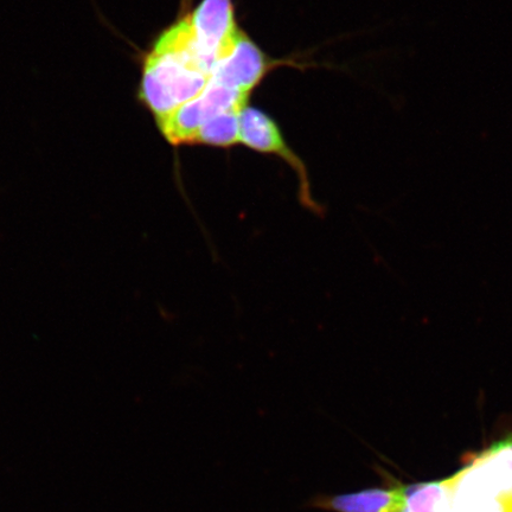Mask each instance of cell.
Returning a JSON list of instances; mask_svg holds the SVG:
<instances>
[{
	"label": "cell",
	"mask_w": 512,
	"mask_h": 512,
	"mask_svg": "<svg viewBox=\"0 0 512 512\" xmlns=\"http://www.w3.org/2000/svg\"><path fill=\"white\" fill-rule=\"evenodd\" d=\"M211 70L195 46L188 15L178 18L145 54L138 98L158 124L203 92Z\"/></svg>",
	"instance_id": "obj_1"
},
{
	"label": "cell",
	"mask_w": 512,
	"mask_h": 512,
	"mask_svg": "<svg viewBox=\"0 0 512 512\" xmlns=\"http://www.w3.org/2000/svg\"><path fill=\"white\" fill-rule=\"evenodd\" d=\"M448 480L450 512H512V432Z\"/></svg>",
	"instance_id": "obj_2"
},
{
	"label": "cell",
	"mask_w": 512,
	"mask_h": 512,
	"mask_svg": "<svg viewBox=\"0 0 512 512\" xmlns=\"http://www.w3.org/2000/svg\"><path fill=\"white\" fill-rule=\"evenodd\" d=\"M248 98L249 95L233 91L209 79L200 95L179 107L157 126L166 142L171 145H192L196 133L203 125L223 113L241 112L248 105Z\"/></svg>",
	"instance_id": "obj_3"
},
{
	"label": "cell",
	"mask_w": 512,
	"mask_h": 512,
	"mask_svg": "<svg viewBox=\"0 0 512 512\" xmlns=\"http://www.w3.org/2000/svg\"><path fill=\"white\" fill-rule=\"evenodd\" d=\"M188 19L198 53L214 67L233 49L241 31L233 0H202Z\"/></svg>",
	"instance_id": "obj_4"
},
{
	"label": "cell",
	"mask_w": 512,
	"mask_h": 512,
	"mask_svg": "<svg viewBox=\"0 0 512 512\" xmlns=\"http://www.w3.org/2000/svg\"><path fill=\"white\" fill-rule=\"evenodd\" d=\"M240 143L266 155L278 156L296 171L300 185V198L305 206L315 209L310 191L306 166L290 146L275 121L265 112L247 105L240 114Z\"/></svg>",
	"instance_id": "obj_5"
},
{
	"label": "cell",
	"mask_w": 512,
	"mask_h": 512,
	"mask_svg": "<svg viewBox=\"0 0 512 512\" xmlns=\"http://www.w3.org/2000/svg\"><path fill=\"white\" fill-rule=\"evenodd\" d=\"M270 59L242 30L232 50L214 64L210 79L222 86L251 95L272 69L285 64Z\"/></svg>",
	"instance_id": "obj_6"
},
{
	"label": "cell",
	"mask_w": 512,
	"mask_h": 512,
	"mask_svg": "<svg viewBox=\"0 0 512 512\" xmlns=\"http://www.w3.org/2000/svg\"><path fill=\"white\" fill-rule=\"evenodd\" d=\"M312 505L334 512H403L406 489H368L352 494L319 496Z\"/></svg>",
	"instance_id": "obj_7"
},
{
	"label": "cell",
	"mask_w": 512,
	"mask_h": 512,
	"mask_svg": "<svg viewBox=\"0 0 512 512\" xmlns=\"http://www.w3.org/2000/svg\"><path fill=\"white\" fill-rule=\"evenodd\" d=\"M450 480L425 483L406 489V505L403 512H450Z\"/></svg>",
	"instance_id": "obj_8"
},
{
	"label": "cell",
	"mask_w": 512,
	"mask_h": 512,
	"mask_svg": "<svg viewBox=\"0 0 512 512\" xmlns=\"http://www.w3.org/2000/svg\"><path fill=\"white\" fill-rule=\"evenodd\" d=\"M241 112H227L211 119L198 130L192 144L223 147V149L239 144Z\"/></svg>",
	"instance_id": "obj_9"
}]
</instances>
